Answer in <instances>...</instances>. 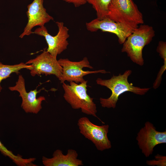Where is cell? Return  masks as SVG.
<instances>
[{
  "mask_svg": "<svg viewBox=\"0 0 166 166\" xmlns=\"http://www.w3.org/2000/svg\"><path fill=\"white\" fill-rule=\"evenodd\" d=\"M131 70L125 71L123 74L113 76L109 79H103L98 78L96 80L97 84L105 86L111 91L109 97H101L99 100L102 107L108 108H116L119 97L122 93L129 92L140 95H144L150 89L149 88H140L135 86L128 81V78L132 73Z\"/></svg>",
  "mask_w": 166,
  "mask_h": 166,
  "instance_id": "6da1fadb",
  "label": "cell"
},
{
  "mask_svg": "<svg viewBox=\"0 0 166 166\" xmlns=\"http://www.w3.org/2000/svg\"><path fill=\"white\" fill-rule=\"evenodd\" d=\"M155 36V31L152 27L140 24L134 29L122 44L121 52H125L134 63L143 66L144 63L143 49L150 43Z\"/></svg>",
  "mask_w": 166,
  "mask_h": 166,
  "instance_id": "7a4b0ae2",
  "label": "cell"
},
{
  "mask_svg": "<svg viewBox=\"0 0 166 166\" xmlns=\"http://www.w3.org/2000/svg\"><path fill=\"white\" fill-rule=\"evenodd\" d=\"M87 81H85L79 84L71 81L69 85L63 83V97L73 109H81L83 113L98 118L96 104L93 98L87 93Z\"/></svg>",
  "mask_w": 166,
  "mask_h": 166,
  "instance_id": "3957f363",
  "label": "cell"
},
{
  "mask_svg": "<svg viewBox=\"0 0 166 166\" xmlns=\"http://www.w3.org/2000/svg\"><path fill=\"white\" fill-rule=\"evenodd\" d=\"M107 17L133 29L144 23L143 14L132 0H112Z\"/></svg>",
  "mask_w": 166,
  "mask_h": 166,
  "instance_id": "277c9868",
  "label": "cell"
},
{
  "mask_svg": "<svg viewBox=\"0 0 166 166\" xmlns=\"http://www.w3.org/2000/svg\"><path fill=\"white\" fill-rule=\"evenodd\" d=\"M77 124L80 133L91 141L97 150L103 151L111 148V142L107 135L109 127L108 125H96L86 117L80 118Z\"/></svg>",
  "mask_w": 166,
  "mask_h": 166,
  "instance_id": "5b68a950",
  "label": "cell"
},
{
  "mask_svg": "<svg viewBox=\"0 0 166 166\" xmlns=\"http://www.w3.org/2000/svg\"><path fill=\"white\" fill-rule=\"evenodd\" d=\"M57 61L62 69V75L60 80L61 83H63L65 81L69 82L73 81L77 84L80 83L85 81L83 77L88 74L98 73H110L104 69L94 71L83 70V69L84 67L93 69V67L90 65L86 57H84L82 60L78 61H71L68 58H61Z\"/></svg>",
  "mask_w": 166,
  "mask_h": 166,
  "instance_id": "8992f818",
  "label": "cell"
},
{
  "mask_svg": "<svg viewBox=\"0 0 166 166\" xmlns=\"http://www.w3.org/2000/svg\"><path fill=\"white\" fill-rule=\"evenodd\" d=\"M56 23L58 31L54 36L51 35L44 26L36 29L33 34L44 37L48 45L46 51L52 56L57 57L67 48L69 45L67 39L69 35V29L63 22H56Z\"/></svg>",
  "mask_w": 166,
  "mask_h": 166,
  "instance_id": "52a82bcc",
  "label": "cell"
},
{
  "mask_svg": "<svg viewBox=\"0 0 166 166\" xmlns=\"http://www.w3.org/2000/svg\"><path fill=\"white\" fill-rule=\"evenodd\" d=\"M136 140L142 153L147 157L152 154L156 145L166 143V131H157L152 123L147 121L137 133Z\"/></svg>",
  "mask_w": 166,
  "mask_h": 166,
  "instance_id": "ba28073f",
  "label": "cell"
},
{
  "mask_svg": "<svg viewBox=\"0 0 166 166\" xmlns=\"http://www.w3.org/2000/svg\"><path fill=\"white\" fill-rule=\"evenodd\" d=\"M25 64H31L33 66L30 70L32 76L41 74L53 75L60 80L62 76V67L58 63L57 57L52 56L46 50H44L35 58L29 60Z\"/></svg>",
  "mask_w": 166,
  "mask_h": 166,
  "instance_id": "9c48e42d",
  "label": "cell"
},
{
  "mask_svg": "<svg viewBox=\"0 0 166 166\" xmlns=\"http://www.w3.org/2000/svg\"><path fill=\"white\" fill-rule=\"evenodd\" d=\"M86 26L87 30L91 32L100 30L115 34L120 44L123 43L134 30L125 24L116 22L108 17L101 19L95 18L86 22Z\"/></svg>",
  "mask_w": 166,
  "mask_h": 166,
  "instance_id": "30bf717a",
  "label": "cell"
},
{
  "mask_svg": "<svg viewBox=\"0 0 166 166\" xmlns=\"http://www.w3.org/2000/svg\"><path fill=\"white\" fill-rule=\"evenodd\" d=\"M44 0H33L28 5L26 12L28 22L19 38H22L25 36L33 34L32 29L34 27L37 26H44L45 24L53 20V18L47 12L44 8Z\"/></svg>",
  "mask_w": 166,
  "mask_h": 166,
  "instance_id": "8fae6325",
  "label": "cell"
},
{
  "mask_svg": "<svg viewBox=\"0 0 166 166\" xmlns=\"http://www.w3.org/2000/svg\"><path fill=\"white\" fill-rule=\"evenodd\" d=\"M11 91H16L19 93V96L22 97V102L21 106L26 113L37 114L42 108V103L45 98L41 96L37 98V94L39 93L43 88L37 91V88L27 92L26 90L25 80L22 76H18L17 81L14 86L9 87Z\"/></svg>",
  "mask_w": 166,
  "mask_h": 166,
  "instance_id": "7c38bea8",
  "label": "cell"
},
{
  "mask_svg": "<svg viewBox=\"0 0 166 166\" xmlns=\"http://www.w3.org/2000/svg\"><path fill=\"white\" fill-rule=\"evenodd\" d=\"M77 152L73 149H69L64 155L62 151L57 149L53 152L52 157H42V162L45 166H79L84 165L82 160L78 159Z\"/></svg>",
  "mask_w": 166,
  "mask_h": 166,
  "instance_id": "4fadbf2b",
  "label": "cell"
},
{
  "mask_svg": "<svg viewBox=\"0 0 166 166\" xmlns=\"http://www.w3.org/2000/svg\"><path fill=\"white\" fill-rule=\"evenodd\" d=\"M33 67L31 64L28 65L25 63L21 62L19 64L13 65H4L0 62V92L2 87L1 85L2 81L10 77L12 73H15L18 74L19 71L23 69H27L30 70Z\"/></svg>",
  "mask_w": 166,
  "mask_h": 166,
  "instance_id": "5bb4252c",
  "label": "cell"
},
{
  "mask_svg": "<svg viewBox=\"0 0 166 166\" xmlns=\"http://www.w3.org/2000/svg\"><path fill=\"white\" fill-rule=\"evenodd\" d=\"M0 152L4 155L8 157L17 165L19 166H35L33 162L35 160L34 158H23L20 155H15L8 150L0 140Z\"/></svg>",
  "mask_w": 166,
  "mask_h": 166,
  "instance_id": "9a60e30c",
  "label": "cell"
},
{
  "mask_svg": "<svg viewBox=\"0 0 166 166\" xmlns=\"http://www.w3.org/2000/svg\"><path fill=\"white\" fill-rule=\"evenodd\" d=\"M96 12L97 18L101 19L107 17L109 5L112 0H86Z\"/></svg>",
  "mask_w": 166,
  "mask_h": 166,
  "instance_id": "2e32d148",
  "label": "cell"
},
{
  "mask_svg": "<svg viewBox=\"0 0 166 166\" xmlns=\"http://www.w3.org/2000/svg\"><path fill=\"white\" fill-rule=\"evenodd\" d=\"M155 160L147 161V164L150 165L166 166L165 156H161L158 154L155 156Z\"/></svg>",
  "mask_w": 166,
  "mask_h": 166,
  "instance_id": "e0dca14e",
  "label": "cell"
},
{
  "mask_svg": "<svg viewBox=\"0 0 166 166\" xmlns=\"http://www.w3.org/2000/svg\"><path fill=\"white\" fill-rule=\"evenodd\" d=\"M157 52L163 59H166V42L163 41L159 42L156 49Z\"/></svg>",
  "mask_w": 166,
  "mask_h": 166,
  "instance_id": "ac0fdd59",
  "label": "cell"
},
{
  "mask_svg": "<svg viewBox=\"0 0 166 166\" xmlns=\"http://www.w3.org/2000/svg\"><path fill=\"white\" fill-rule=\"evenodd\" d=\"M66 2L73 4L76 7H79L85 4L86 0H62Z\"/></svg>",
  "mask_w": 166,
  "mask_h": 166,
  "instance_id": "d6986e66",
  "label": "cell"
}]
</instances>
